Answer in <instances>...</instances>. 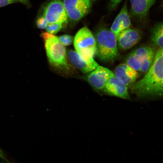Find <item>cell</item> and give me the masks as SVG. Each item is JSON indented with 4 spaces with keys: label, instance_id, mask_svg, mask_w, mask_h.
Here are the masks:
<instances>
[{
    "label": "cell",
    "instance_id": "ffe728a7",
    "mask_svg": "<svg viewBox=\"0 0 163 163\" xmlns=\"http://www.w3.org/2000/svg\"><path fill=\"white\" fill-rule=\"evenodd\" d=\"M18 2H21L25 5L27 8H29L31 6V5L29 0H18Z\"/></svg>",
    "mask_w": 163,
    "mask_h": 163
},
{
    "label": "cell",
    "instance_id": "8fae6325",
    "mask_svg": "<svg viewBox=\"0 0 163 163\" xmlns=\"http://www.w3.org/2000/svg\"><path fill=\"white\" fill-rule=\"evenodd\" d=\"M128 88L120 82L113 74L108 80L103 90L109 95L125 99H129Z\"/></svg>",
    "mask_w": 163,
    "mask_h": 163
},
{
    "label": "cell",
    "instance_id": "7c38bea8",
    "mask_svg": "<svg viewBox=\"0 0 163 163\" xmlns=\"http://www.w3.org/2000/svg\"><path fill=\"white\" fill-rule=\"evenodd\" d=\"M67 55L71 63L83 73L92 71L99 65L94 59H85L76 51L72 50H68Z\"/></svg>",
    "mask_w": 163,
    "mask_h": 163
},
{
    "label": "cell",
    "instance_id": "2e32d148",
    "mask_svg": "<svg viewBox=\"0 0 163 163\" xmlns=\"http://www.w3.org/2000/svg\"><path fill=\"white\" fill-rule=\"evenodd\" d=\"M63 26L60 23H50L48 24L45 29L47 32L53 34L59 32Z\"/></svg>",
    "mask_w": 163,
    "mask_h": 163
},
{
    "label": "cell",
    "instance_id": "ba28073f",
    "mask_svg": "<svg viewBox=\"0 0 163 163\" xmlns=\"http://www.w3.org/2000/svg\"><path fill=\"white\" fill-rule=\"evenodd\" d=\"M113 75L112 71L98 65L87 77L90 84L96 89L103 90L109 79Z\"/></svg>",
    "mask_w": 163,
    "mask_h": 163
},
{
    "label": "cell",
    "instance_id": "7a4b0ae2",
    "mask_svg": "<svg viewBox=\"0 0 163 163\" xmlns=\"http://www.w3.org/2000/svg\"><path fill=\"white\" fill-rule=\"evenodd\" d=\"M97 50L96 54L101 61L112 62L118 57L117 38L110 30L105 28L100 29L96 34Z\"/></svg>",
    "mask_w": 163,
    "mask_h": 163
},
{
    "label": "cell",
    "instance_id": "7402d4cb",
    "mask_svg": "<svg viewBox=\"0 0 163 163\" xmlns=\"http://www.w3.org/2000/svg\"><path fill=\"white\" fill-rule=\"evenodd\" d=\"M0 157L5 160H6L4 156V155L3 154V152L0 149Z\"/></svg>",
    "mask_w": 163,
    "mask_h": 163
},
{
    "label": "cell",
    "instance_id": "e0dca14e",
    "mask_svg": "<svg viewBox=\"0 0 163 163\" xmlns=\"http://www.w3.org/2000/svg\"><path fill=\"white\" fill-rule=\"evenodd\" d=\"M60 42L64 46L70 45L73 40V37L68 35H63L58 37Z\"/></svg>",
    "mask_w": 163,
    "mask_h": 163
},
{
    "label": "cell",
    "instance_id": "ac0fdd59",
    "mask_svg": "<svg viewBox=\"0 0 163 163\" xmlns=\"http://www.w3.org/2000/svg\"><path fill=\"white\" fill-rule=\"evenodd\" d=\"M36 24L38 28L40 29H44L46 28L48 23L45 18L43 16L37 19Z\"/></svg>",
    "mask_w": 163,
    "mask_h": 163
},
{
    "label": "cell",
    "instance_id": "277c9868",
    "mask_svg": "<svg viewBox=\"0 0 163 163\" xmlns=\"http://www.w3.org/2000/svg\"><path fill=\"white\" fill-rule=\"evenodd\" d=\"M43 40L50 64L57 68L68 69L69 66L66 60V49L60 42L58 37L53 34Z\"/></svg>",
    "mask_w": 163,
    "mask_h": 163
},
{
    "label": "cell",
    "instance_id": "603a6c76",
    "mask_svg": "<svg viewBox=\"0 0 163 163\" xmlns=\"http://www.w3.org/2000/svg\"><path fill=\"white\" fill-rule=\"evenodd\" d=\"M89 0V1L91 2V1H93L94 0Z\"/></svg>",
    "mask_w": 163,
    "mask_h": 163
},
{
    "label": "cell",
    "instance_id": "8992f818",
    "mask_svg": "<svg viewBox=\"0 0 163 163\" xmlns=\"http://www.w3.org/2000/svg\"><path fill=\"white\" fill-rule=\"evenodd\" d=\"M43 16L48 24L60 23L63 25L67 23L68 17L61 0H53L45 7Z\"/></svg>",
    "mask_w": 163,
    "mask_h": 163
},
{
    "label": "cell",
    "instance_id": "9a60e30c",
    "mask_svg": "<svg viewBox=\"0 0 163 163\" xmlns=\"http://www.w3.org/2000/svg\"><path fill=\"white\" fill-rule=\"evenodd\" d=\"M163 23L160 22L156 24L152 30L151 41L158 49L163 48Z\"/></svg>",
    "mask_w": 163,
    "mask_h": 163
},
{
    "label": "cell",
    "instance_id": "4fadbf2b",
    "mask_svg": "<svg viewBox=\"0 0 163 163\" xmlns=\"http://www.w3.org/2000/svg\"><path fill=\"white\" fill-rule=\"evenodd\" d=\"M131 24L126 3L123 6L120 12L114 20L110 30L116 37L123 30L129 28Z\"/></svg>",
    "mask_w": 163,
    "mask_h": 163
},
{
    "label": "cell",
    "instance_id": "44dd1931",
    "mask_svg": "<svg viewBox=\"0 0 163 163\" xmlns=\"http://www.w3.org/2000/svg\"><path fill=\"white\" fill-rule=\"evenodd\" d=\"M122 0H111L110 2V5L116 7Z\"/></svg>",
    "mask_w": 163,
    "mask_h": 163
},
{
    "label": "cell",
    "instance_id": "5b68a950",
    "mask_svg": "<svg viewBox=\"0 0 163 163\" xmlns=\"http://www.w3.org/2000/svg\"><path fill=\"white\" fill-rule=\"evenodd\" d=\"M62 2L68 18L74 22L85 16L91 7V2L88 0H63Z\"/></svg>",
    "mask_w": 163,
    "mask_h": 163
},
{
    "label": "cell",
    "instance_id": "30bf717a",
    "mask_svg": "<svg viewBox=\"0 0 163 163\" xmlns=\"http://www.w3.org/2000/svg\"><path fill=\"white\" fill-rule=\"evenodd\" d=\"M113 74L120 82L128 87L131 86L135 83L138 76L137 72L125 63L118 65Z\"/></svg>",
    "mask_w": 163,
    "mask_h": 163
},
{
    "label": "cell",
    "instance_id": "5bb4252c",
    "mask_svg": "<svg viewBox=\"0 0 163 163\" xmlns=\"http://www.w3.org/2000/svg\"><path fill=\"white\" fill-rule=\"evenodd\" d=\"M155 0H130L133 14L139 18L146 16Z\"/></svg>",
    "mask_w": 163,
    "mask_h": 163
},
{
    "label": "cell",
    "instance_id": "d6986e66",
    "mask_svg": "<svg viewBox=\"0 0 163 163\" xmlns=\"http://www.w3.org/2000/svg\"><path fill=\"white\" fill-rule=\"evenodd\" d=\"M18 2V0H0V8Z\"/></svg>",
    "mask_w": 163,
    "mask_h": 163
},
{
    "label": "cell",
    "instance_id": "3957f363",
    "mask_svg": "<svg viewBox=\"0 0 163 163\" xmlns=\"http://www.w3.org/2000/svg\"><path fill=\"white\" fill-rule=\"evenodd\" d=\"M74 44L76 52L82 57L87 60L94 59L97 50L96 41L87 27L78 31L75 36Z\"/></svg>",
    "mask_w": 163,
    "mask_h": 163
},
{
    "label": "cell",
    "instance_id": "6da1fadb",
    "mask_svg": "<svg viewBox=\"0 0 163 163\" xmlns=\"http://www.w3.org/2000/svg\"><path fill=\"white\" fill-rule=\"evenodd\" d=\"M131 91L139 97L162 96L163 48L156 52L151 66L144 77L131 86Z\"/></svg>",
    "mask_w": 163,
    "mask_h": 163
},
{
    "label": "cell",
    "instance_id": "9c48e42d",
    "mask_svg": "<svg viewBox=\"0 0 163 163\" xmlns=\"http://www.w3.org/2000/svg\"><path fill=\"white\" fill-rule=\"evenodd\" d=\"M142 33L138 30L128 28L121 31L116 37L119 48L122 50L129 49L141 39Z\"/></svg>",
    "mask_w": 163,
    "mask_h": 163
},
{
    "label": "cell",
    "instance_id": "52a82bcc",
    "mask_svg": "<svg viewBox=\"0 0 163 163\" xmlns=\"http://www.w3.org/2000/svg\"><path fill=\"white\" fill-rule=\"evenodd\" d=\"M155 48L150 46H143L136 49L130 53L125 59V63L137 71H140L141 66Z\"/></svg>",
    "mask_w": 163,
    "mask_h": 163
}]
</instances>
